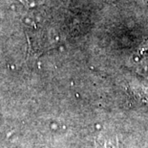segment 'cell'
<instances>
[{"mask_svg":"<svg viewBox=\"0 0 148 148\" xmlns=\"http://www.w3.org/2000/svg\"><path fill=\"white\" fill-rule=\"evenodd\" d=\"M97 148H121L116 136L108 132H101L96 140Z\"/></svg>","mask_w":148,"mask_h":148,"instance_id":"obj_1","label":"cell"}]
</instances>
